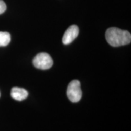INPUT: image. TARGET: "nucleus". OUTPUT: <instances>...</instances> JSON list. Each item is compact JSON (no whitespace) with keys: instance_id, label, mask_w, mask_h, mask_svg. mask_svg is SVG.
Returning <instances> with one entry per match:
<instances>
[{"instance_id":"obj_5","label":"nucleus","mask_w":131,"mask_h":131,"mask_svg":"<svg viewBox=\"0 0 131 131\" xmlns=\"http://www.w3.org/2000/svg\"><path fill=\"white\" fill-rule=\"evenodd\" d=\"M11 96L17 101H22L25 100L28 96V92L23 88L14 87L11 90Z\"/></svg>"},{"instance_id":"obj_6","label":"nucleus","mask_w":131,"mask_h":131,"mask_svg":"<svg viewBox=\"0 0 131 131\" xmlns=\"http://www.w3.org/2000/svg\"><path fill=\"white\" fill-rule=\"evenodd\" d=\"M10 40V35L9 32H0V47L7 46Z\"/></svg>"},{"instance_id":"obj_7","label":"nucleus","mask_w":131,"mask_h":131,"mask_svg":"<svg viewBox=\"0 0 131 131\" xmlns=\"http://www.w3.org/2000/svg\"><path fill=\"white\" fill-rule=\"evenodd\" d=\"M6 4L3 0H0V14H2L6 10Z\"/></svg>"},{"instance_id":"obj_4","label":"nucleus","mask_w":131,"mask_h":131,"mask_svg":"<svg viewBox=\"0 0 131 131\" xmlns=\"http://www.w3.org/2000/svg\"><path fill=\"white\" fill-rule=\"evenodd\" d=\"M79 34V28L77 26L72 25L66 31L63 37L64 45H68L71 43L77 37Z\"/></svg>"},{"instance_id":"obj_3","label":"nucleus","mask_w":131,"mask_h":131,"mask_svg":"<svg viewBox=\"0 0 131 131\" xmlns=\"http://www.w3.org/2000/svg\"><path fill=\"white\" fill-rule=\"evenodd\" d=\"M53 63L51 57L47 53L37 54L33 60V64L36 68L39 69H49L52 66Z\"/></svg>"},{"instance_id":"obj_1","label":"nucleus","mask_w":131,"mask_h":131,"mask_svg":"<svg viewBox=\"0 0 131 131\" xmlns=\"http://www.w3.org/2000/svg\"><path fill=\"white\" fill-rule=\"evenodd\" d=\"M105 36L108 43L113 47L127 45L131 41L130 32L117 27L108 29L106 32Z\"/></svg>"},{"instance_id":"obj_2","label":"nucleus","mask_w":131,"mask_h":131,"mask_svg":"<svg viewBox=\"0 0 131 131\" xmlns=\"http://www.w3.org/2000/svg\"><path fill=\"white\" fill-rule=\"evenodd\" d=\"M67 96L73 103H77L81 100L82 91L81 84L78 80H74L69 84L67 89Z\"/></svg>"}]
</instances>
